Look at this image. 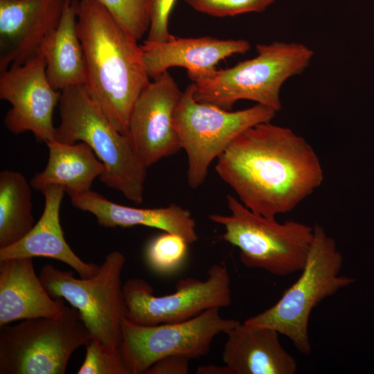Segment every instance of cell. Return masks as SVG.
Returning a JSON list of instances; mask_svg holds the SVG:
<instances>
[{
	"label": "cell",
	"mask_w": 374,
	"mask_h": 374,
	"mask_svg": "<svg viewBox=\"0 0 374 374\" xmlns=\"http://www.w3.org/2000/svg\"><path fill=\"white\" fill-rule=\"evenodd\" d=\"M215 170L252 212L270 219L294 210L323 181L312 145L291 129L265 122L240 134Z\"/></svg>",
	"instance_id": "6da1fadb"
},
{
	"label": "cell",
	"mask_w": 374,
	"mask_h": 374,
	"mask_svg": "<svg viewBox=\"0 0 374 374\" xmlns=\"http://www.w3.org/2000/svg\"><path fill=\"white\" fill-rule=\"evenodd\" d=\"M77 30L84 85L114 126L128 136L134 105L150 82L141 46L98 0H78Z\"/></svg>",
	"instance_id": "7a4b0ae2"
},
{
	"label": "cell",
	"mask_w": 374,
	"mask_h": 374,
	"mask_svg": "<svg viewBox=\"0 0 374 374\" xmlns=\"http://www.w3.org/2000/svg\"><path fill=\"white\" fill-rule=\"evenodd\" d=\"M60 123L54 140L63 143H87L105 170L100 179L120 191L128 200H143L147 167L143 163L129 136L121 133L103 114L84 84L61 91Z\"/></svg>",
	"instance_id": "3957f363"
},
{
	"label": "cell",
	"mask_w": 374,
	"mask_h": 374,
	"mask_svg": "<svg viewBox=\"0 0 374 374\" xmlns=\"http://www.w3.org/2000/svg\"><path fill=\"white\" fill-rule=\"evenodd\" d=\"M256 51L254 57L192 82L195 100L225 110L249 100L279 111L283 84L309 66L314 51L303 44L278 41L257 44Z\"/></svg>",
	"instance_id": "277c9868"
},
{
	"label": "cell",
	"mask_w": 374,
	"mask_h": 374,
	"mask_svg": "<svg viewBox=\"0 0 374 374\" xmlns=\"http://www.w3.org/2000/svg\"><path fill=\"white\" fill-rule=\"evenodd\" d=\"M313 228L312 242L299 278L274 305L244 321L274 329L305 355L312 350L308 327L312 310L355 281L341 274L344 258L335 240L322 226Z\"/></svg>",
	"instance_id": "5b68a950"
},
{
	"label": "cell",
	"mask_w": 374,
	"mask_h": 374,
	"mask_svg": "<svg viewBox=\"0 0 374 374\" xmlns=\"http://www.w3.org/2000/svg\"><path fill=\"white\" fill-rule=\"evenodd\" d=\"M226 200L230 214H211L208 218L224 227L222 238L239 249L244 266L278 276L303 269L313 240L312 226L258 215L231 195Z\"/></svg>",
	"instance_id": "8992f818"
},
{
	"label": "cell",
	"mask_w": 374,
	"mask_h": 374,
	"mask_svg": "<svg viewBox=\"0 0 374 374\" xmlns=\"http://www.w3.org/2000/svg\"><path fill=\"white\" fill-rule=\"evenodd\" d=\"M92 338L75 308L55 317L0 327V374H64L69 359Z\"/></svg>",
	"instance_id": "52a82bcc"
},
{
	"label": "cell",
	"mask_w": 374,
	"mask_h": 374,
	"mask_svg": "<svg viewBox=\"0 0 374 374\" xmlns=\"http://www.w3.org/2000/svg\"><path fill=\"white\" fill-rule=\"evenodd\" d=\"M125 257L114 251L107 254L96 273L78 278L71 271L44 265L39 278L53 298H62L78 310L92 338L119 348L127 308L121 280Z\"/></svg>",
	"instance_id": "ba28073f"
},
{
	"label": "cell",
	"mask_w": 374,
	"mask_h": 374,
	"mask_svg": "<svg viewBox=\"0 0 374 374\" xmlns=\"http://www.w3.org/2000/svg\"><path fill=\"white\" fill-rule=\"evenodd\" d=\"M192 82L183 91L174 115L181 148L188 158L187 181L195 189L205 181L213 161L217 159L243 131L269 122L276 111L256 104L238 111L225 110L197 102Z\"/></svg>",
	"instance_id": "9c48e42d"
},
{
	"label": "cell",
	"mask_w": 374,
	"mask_h": 374,
	"mask_svg": "<svg viewBox=\"0 0 374 374\" xmlns=\"http://www.w3.org/2000/svg\"><path fill=\"white\" fill-rule=\"evenodd\" d=\"M240 322L224 319L220 308L207 310L184 321L154 326L124 321L120 350L131 374H144L157 361L170 355L189 359L208 353L214 338Z\"/></svg>",
	"instance_id": "30bf717a"
},
{
	"label": "cell",
	"mask_w": 374,
	"mask_h": 374,
	"mask_svg": "<svg viewBox=\"0 0 374 374\" xmlns=\"http://www.w3.org/2000/svg\"><path fill=\"white\" fill-rule=\"evenodd\" d=\"M127 319L143 326L172 323L190 319L212 308L232 303L231 278L226 266L212 265L205 280H179L176 291L157 296L152 287L141 278H130L123 285Z\"/></svg>",
	"instance_id": "8fae6325"
},
{
	"label": "cell",
	"mask_w": 374,
	"mask_h": 374,
	"mask_svg": "<svg viewBox=\"0 0 374 374\" xmlns=\"http://www.w3.org/2000/svg\"><path fill=\"white\" fill-rule=\"evenodd\" d=\"M46 67L39 52L0 75V98L11 105L3 121L6 129L14 134L31 132L37 141L44 143L54 140L53 111L61 95L50 84Z\"/></svg>",
	"instance_id": "7c38bea8"
},
{
	"label": "cell",
	"mask_w": 374,
	"mask_h": 374,
	"mask_svg": "<svg viewBox=\"0 0 374 374\" xmlns=\"http://www.w3.org/2000/svg\"><path fill=\"white\" fill-rule=\"evenodd\" d=\"M182 93L168 71L150 81L134 105L128 136L147 168L181 149L174 115Z\"/></svg>",
	"instance_id": "4fadbf2b"
},
{
	"label": "cell",
	"mask_w": 374,
	"mask_h": 374,
	"mask_svg": "<svg viewBox=\"0 0 374 374\" xmlns=\"http://www.w3.org/2000/svg\"><path fill=\"white\" fill-rule=\"evenodd\" d=\"M68 0H0V72L39 53Z\"/></svg>",
	"instance_id": "5bb4252c"
},
{
	"label": "cell",
	"mask_w": 374,
	"mask_h": 374,
	"mask_svg": "<svg viewBox=\"0 0 374 374\" xmlns=\"http://www.w3.org/2000/svg\"><path fill=\"white\" fill-rule=\"evenodd\" d=\"M150 78H155L175 66L187 70L192 82L216 70L218 63L250 49L245 39H220L210 36L176 37L163 42L144 41L141 46Z\"/></svg>",
	"instance_id": "9a60e30c"
},
{
	"label": "cell",
	"mask_w": 374,
	"mask_h": 374,
	"mask_svg": "<svg viewBox=\"0 0 374 374\" xmlns=\"http://www.w3.org/2000/svg\"><path fill=\"white\" fill-rule=\"evenodd\" d=\"M222 353L228 374H294L295 359L282 346L279 333L266 326L240 323L229 330Z\"/></svg>",
	"instance_id": "2e32d148"
},
{
	"label": "cell",
	"mask_w": 374,
	"mask_h": 374,
	"mask_svg": "<svg viewBox=\"0 0 374 374\" xmlns=\"http://www.w3.org/2000/svg\"><path fill=\"white\" fill-rule=\"evenodd\" d=\"M64 301L48 294L33 258L0 260V327L18 320L57 317L66 306Z\"/></svg>",
	"instance_id": "e0dca14e"
},
{
	"label": "cell",
	"mask_w": 374,
	"mask_h": 374,
	"mask_svg": "<svg viewBox=\"0 0 374 374\" xmlns=\"http://www.w3.org/2000/svg\"><path fill=\"white\" fill-rule=\"evenodd\" d=\"M70 198L74 207L93 214L98 223L106 228L145 226L179 235L188 244L198 240L196 223L190 212L175 204L156 208L127 206L91 190Z\"/></svg>",
	"instance_id": "ac0fdd59"
},
{
	"label": "cell",
	"mask_w": 374,
	"mask_h": 374,
	"mask_svg": "<svg viewBox=\"0 0 374 374\" xmlns=\"http://www.w3.org/2000/svg\"><path fill=\"white\" fill-rule=\"evenodd\" d=\"M44 196L43 213L32 229L16 243L0 249V260L16 258L47 257L71 267L82 278L93 276L99 265L80 259L66 241L60 221L65 193L57 186L40 191Z\"/></svg>",
	"instance_id": "d6986e66"
},
{
	"label": "cell",
	"mask_w": 374,
	"mask_h": 374,
	"mask_svg": "<svg viewBox=\"0 0 374 374\" xmlns=\"http://www.w3.org/2000/svg\"><path fill=\"white\" fill-rule=\"evenodd\" d=\"M48 159L44 170L36 174L30 184L41 191L57 186L70 197L91 190L95 179L105 172L104 164L86 143H63L55 140L46 143Z\"/></svg>",
	"instance_id": "ffe728a7"
},
{
	"label": "cell",
	"mask_w": 374,
	"mask_h": 374,
	"mask_svg": "<svg viewBox=\"0 0 374 374\" xmlns=\"http://www.w3.org/2000/svg\"><path fill=\"white\" fill-rule=\"evenodd\" d=\"M77 3L78 0L67 1L60 23L39 50L46 60L48 80L57 91L85 83L84 57L77 30Z\"/></svg>",
	"instance_id": "44dd1931"
},
{
	"label": "cell",
	"mask_w": 374,
	"mask_h": 374,
	"mask_svg": "<svg viewBox=\"0 0 374 374\" xmlns=\"http://www.w3.org/2000/svg\"><path fill=\"white\" fill-rule=\"evenodd\" d=\"M31 188L19 172H0V249L16 243L33 227Z\"/></svg>",
	"instance_id": "7402d4cb"
},
{
	"label": "cell",
	"mask_w": 374,
	"mask_h": 374,
	"mask_svg": "<svg viewBox=\"0 0 374 374\" xmlns=\"http://www.w3.org/2000/svg\"><path fill=\"white\" fill-rule=\"evenodd\" d=\"M137 41L148 32L153 0H98Z\"/></svg>",
	"instance_id": "603a6c76"
},
{
	"label": "cell",
	"mask_w": 374,
	"mask_h": 374,
	"mask_svg": "<svg viewBox=\"0 0 374 374\" xmlns=\"http://www.w3.org/2000/svg\"><path fill=\"white\" fill-rule=\"evenodd\" d=\"M188 242L177 234L165 232L147 247L145 256L150 267L159 273H169L179 267L186 258Z\"/></svg>",
	"instance_id": "cb8c5ba5"
},
{
	"label": "cell",
	"mask_w": 374,
	"mask_h": 374,
	"mask_svg": "<svg viewBox=\"0 0 374 374\" xmlns=\"http://www.w3.org/2000/svg\"><path fill=\"white\" fill-rule=\"evenodd\" d=\"M85 346V357L78 374H131L120 348L109 347L93 338Z\"/></svg>",
	"instance_id": "d4e9b609"
},
{
	"label": "cell",
	"mask_w": 374,
	"mask_h": 374,
	"mask_svg": "<svg viewBox=\"0 0 374 374\" xmlns=\"http://www.w3.org/2000/svg\"><path fill=\"white\" fill-rule=\"evenodd\" d=\"M194 10L213 17L263 12L275 0H184Z\"/></svg>",
	"instance_id": "484cf974"
},
{
	"label": "cell",
	"mask_w": 374,
	"mask_h": 374,
	"mask_svg": "<svg viewBox=\"0 0 374 374\" xmlns=\"http://www.w3.org/2000/svg\"><path fill=\"white\" fill-rule=\"evenodd\" d=\"M176 0H153L147 41L163 42L172 39L168 21Z\"/></svg>",
	"instance_id": "4316f807"
},
{
	"label": "cell",
	"mask_w": 374,
	"mask_h": 374,
	"mask_svg": "<svg viewBox=\"0 0 374 374\" xmlns=\"http://www.w3.org/2000/svg\"><path fill=\"white\" fill-rule=\"evenodd\" d=\"M189 361L182 356H167L154 363L144 374H187Z\"/></svg>",
	"instance_id": "83f0119b"
},
{
	"label": "cell",
	"mask_w": 374,
	"mask_h": 374,
	"mask_svg": "<svg viewBox=\"0 0 374 374\" xmlns=\"http://www.w3.org/2000/svg\"><path fill=\"white\" fill-rule=\"evenodd\" d=\"M197 374H228V371L225 365H206L201 366L197 369Z\"/></svg>",
	"instance_id": "f1b7e54d"
}]
</instances>
